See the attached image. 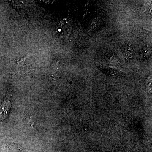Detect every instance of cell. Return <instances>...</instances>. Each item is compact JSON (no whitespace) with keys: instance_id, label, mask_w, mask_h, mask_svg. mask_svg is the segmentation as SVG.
I'll return each instance as SVG.
<instances>
[{"instance_id":"cell-2","label":"cell","mask_w":152,"mask_h":152,"mask_svg":"<svg viewBox=\"0 0 152 152\" xmlns=\"http://www.w3.org/2000/svg\"><path fill=\"white\" fill-rule=\"evenodd\" d=\"M124 55L125 58L130 59L132 58L134 56V51L132 47L129 44L125 47L124 51Z\"/></svg>"},{"instance_id":"cell-1","label":"cell","mask_w":152,"mask_h":152,"mask_svg":"<svg viewBox=\"0 0 152 152\" xmlns=\"http://www.w3.org/2000/svg\"><path fill=\"white\" fill-rule=\"evenodd\" d=\"M11 107L10 102L7 99L5 100L0 106V120L4 121L9 115Z\"/></svg>"},{"instance_id":"cell-3","label":"cell","mask_w":152,"mask_h":152,"mask_svg":"<svg viewBox=\"0 0 152 152\" xmlns=\"http://www.w3.org/2000/svg\"><path fill=\"white\" fill-rule=\"evenodd\" d=\"M151 53V50L150 48H145L142 50V56L144 58H148Z\"/></svg>"}]
</instances>
